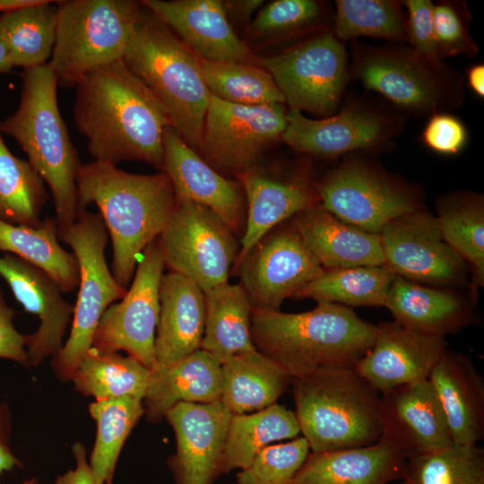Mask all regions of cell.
<instances>
[{
	"label": "cell",
	"mask_w": 484,
	"mask_h": 484,
	"mask_svg": "<svg viewBox=\"0 0 484 484\" xmlns=\"http://www.w3.org/2000/svg\"><path fill=\"white\" fill-rule=\"evenodd\" d=\"M201 67L210 94L217 99L245 106L285 104L272 74L258 65L201 59Z\"/></svg>",
	"instance_id": "60d3db41"
},
{
	"label": "cell",
	"mask_w": 484,
	"mask_h": 484,
	"mask_svg": "<svg viewBox=\"0 0 484 484\" xmlns=\"http://www.w3.org/2000/svg\"><path fill=\"white\" fill-rule=\"evenodd\" d=\"M55 1L38 0L0 16V34L13 66L24 69L46 65L56 35Z\"/></svg>",
	"instance_id": "e575fe53"
},
{
	"label": "cell",
	"mask_w": 484,
	"mask_h": 484,
	"mask_svg": "<svg viewBox=\"0 0 484 484\" xmlns=\"http://www.w3.org/2000/svg\"><path fill=\"white\" fill-rule=\"evenodd\" d=\"M205 324L204 292L174 272L160 285V315L154 341L155 365L161 369L201 349Z\"/></svg>",
	"instance_id": "cb8c5ba5"
},
{
	"label": "cell",
	"mask_w": 484,
	"mask_h": 484,
	"mask_svg": "<svg viewBox=\"0 0 484 484\" xmlns=\"http://www.w3.org/2000/svg\"><path fill=\"white\" fill-rule=\"evenodd\" d=\"M0 276L26 312L39 319L38 330L25 335L27 367H36L64 346L74 307L62 296L58 283L41 269L5 253L0 257Z\"/></svg>",
	"instance_id": "ac0fdd59"
},
{
	"label": "cell",
	"mask_w": 484,
	"mask_h": 484,
	"mask_svg": "<svg viewBox=\"0 0 484 484\" xmlns=\"http://www.w3.org/2000/svg\"><path fill=\"white\" fill-rule=\"evenodd\" d=\"M237 264L253 309L262 311H278L324 271L293 222L272 229Z\"/></svg>",
	"instance_id": "9a60e30c"
},
{
	"label": "cell",
	"mask_w": 484,
	"mask_h": 484,
	"mask_svg": "<svg viewBox=\"0 0 484 484\" xmlns=\"http://www.w3.org/2000/svg\"><path fill=\"white\" fill-rule=\"evenodd\" d=\"M333 34L339 40L360 36L407 39L406 20L400 4L389 0H338Z\"/></svg>",
	"instance_id": "7bdbcfd3"
},
{
	"label": "cell",
	"mask_w": 484,
	"mask_h": 484,
	"mask_svg": "<svg viewBox=\"0 0 484 484\" xmlns=\"http://www.w3.org/2000/svg\"><path fill=\"white\" fill-rule=\"evenodd\" d=\"M141 4L201 59L258 65V56L229 23L222 1L143 0Z\"/></svg>",
	"instance_id": "7402d4cb"
},
{
	"label": "cell",
	"mask_w": 484,
	"mask_h": 484,
	"mask_svg": "<svg viewBox=\"0 0 484 484\" xmlns=\"http://www.w3.org/2000/svg\"><path fill=\"white\" fill-rule=\"evenodd\" d=\"M231 415L220 401L180 402L167 411L176 436V452L168 460L176 484H213L222 473Z\"/></svg>",
	"instance_id": "e0dca14e"
},
{
	"label": "cell",
	"mask_w": 484,
	"mask_h": 484,
	"mask_svg": "<svg viewBox=\"0 0 484 484\" xmlns=\"http://www.w3.org/2000/svg\"><path fill=\"white\" fill-rule=\"evenodd\" d=\"M319 203L341 220L379 234L391 220L419 211L408 186L359 158H349L318 185Z\"/></svg>",
	"instance_id": "7c38bea8"
},
{
	"label": "cell",
	"mask_w": 484,
	"mask_h": 484,
	"mask_svg": "<svg viewBox=\"0 0 484 484\" xmlns=\"http://www.w3.org/2000/svg\"><path fill=\"white\" fill-rule=\"evenodd\" d=\"M226 16L231 24L246 28L264 6L263 0H225L222 1Z\"/></svg>",
	"instance_id": "f5cc1de1"
},
{
	"label": "cell",
	"mask_w": 484,
	"mask_h": 484,
	"mask_svg": "<svg viewBox=\"0 0 484 484\" xmlns=\"http://www.w3.org/2000/svg\"><path fill=\"white\" fill-rule=\"evenodd\" d=\"M376 325L349 307L319 302L302 313L252 311L255 349L272 359L293 378L319 369L354 367L372 346Z\"/></svg>",
	"instance_id": "3957f363"
},
{
	"label": "cell",
	"mask_w": 484,
	"mask_h": 484,
	"mask_svg": "<svg viewBox=\"0 0 484 484\" xmlns=\"http://www.w3.org/2000/svg\"><path fill=\"white\" fill-rule=\"evenodd\" d=\"M394 321L413 331L445 337L473 324V301L445 288L395 276L385 302Z\"/></svg>",
	"instance_id": "83f0119b"
},
{
	"label": "cell",
	"mask_w": 484,
	"mask_h": 484,
	"mask_svg": "<svg viewBox=\"0 0 484 484\" xmlns=\"http://www.w3.org/2000/svg\"><path fill=\"white\" fill-rule=\"evenodd\" d=\"M409 484H484V450L477 444H453L407 459Z\"/></svg>",
	"instance_id": "b9f144b4"
},
{
	"label": "cell",
	"mask_w": 484,
	"mask_h": 484,
	"mask_svg": "<svg viewBox=\"0 0 484 484\" xmlns=\"http://www.w3.org/2000/svg\"><path fill=\"white\" fill-rule=\"evenodd\" d=\"M13 67L8 48L0 34V73H9Z\"/></svg>",
	"instance_id": "11a10c76"
},
{
	"label": "cell",
	"mask_w": 484,
	"mask_h": 484,
	"mask_svg": "<svg viewBox=\"0 0 484 484\" xmlns=\"http://www.w3.org/2000/svg\"><path fill=\"white\" fill-rule=\"evenodd\" d=\"M22 484H42L38 479L30 478L22 482Z\"/></svg>",
	"instance_id": "6f0895ef"
},
{
	"label": "cell",
	"mask_w": 484,
	"mask_h": 484,
	"mask_svg": "<svg viewBox=\"0 0 484 484\" xmlns=\"http://www.w3.org/2000/svg\"><path fill=\"white\" fill-rule=\"evenodd\" d=\"M14 310L5 302L0 289V358L13 360L27 367L25 335L14 327Z\"/></svg>",
	"instance_id": "681fc988"
},
{
	"label": "cell",
	"mask_w": 484,
	"mask_h": 484,
	"mask_svg": "<svg viewBox=\"0 0 484 484\" xmlns=\"http://www.w3.org/2000/svg\"><path fill=\"white\" fill-rule=\"evenodd\" d=\"M72 452L75 459V468L59 475L55 484H102L87 462L85 446L75 443Z\"/></svg>",
	"instance_id": "f907efd6"
},
{
	"label": "cell",
	"mask_w": 484,
	"mask_h": 484,
	"mask_svg": "<svg viewBox=\"0 0 484 484\" xmlns=\"http://www.w3.org/2000/svg\"><path fill=\"white\" fill-rule=\"evenodd\" d=\"M395 274L386 266H357L324 270L295 298L345 307H384Z\"/></svg>",
	"instance_id": "74e56055"
},
{
	"label": "cell",
	"mask_w": 484,
	"mask_h": 484,
	"mask_svg": "<svg viewBox=\"0 0 484 484\" xmlns=\"http://www.w3.org/2000/svg\"><path fill=\"white\" fill-rule=\"evenodd\" d=\"M422 139L436 152L452 155L458 153L467 141L464 125L453 115L436 113L427 123Z\"/></svg>",
	"instance_id": "c3c4849f"
},
{
	"label": "cell",
	"mask_w": 484,
	"mask_h": 484,
	"mask_svg": "<svg viewBox=\"0 0 484 484\" xmlns=\"http://www.w3.org/2000/svg\"><path fill=\"white\" fill-rule=\"evenodd\" d=\"M320 15V5L314 0L272 1L259 10L246 34L261 43L286 39L314 25Z\"/></svg>",
	"instance_id": "ee69618b"
},
{
	"label": "cell",
	"mask_w": 484,
	"mask_h": 484,
	"mask_svg": "<svg viewBox=\"0 0 484 484\" xmlns=\"http://www.w3.org/2000/svg\"><path fill=\"white\" fill-rule=\"evenodd\" d=\"M291 385L300 433L312 452L380 440L381 395L354 367L319 369Z\"/></svg>",
	"instance_id": "8992f818"
},
{
	"label": "cell",
	"mask_w": 484,
	"mask_h": 484,
	"mask_svg": "<svg viewBox=\"0 0 484 484\" xmlns=\"http://www.w3.org/2000/svg\"><path fill=\"white\" fill-rule=\"evenodd\" d=\"M433 18L436 48L440 58L446 56H473L477 48L467 29L466 20L451 3L434 4Z\"/></svg>",
	"instance_id": "bcb514c9"
},
{
	"label": "cell",
	"mask_w": 484,
	"mask_h": 484,
	"mask_svg": "<svg viewBox=\"0 0 484 484\" xmlns=\"http://www.w3.org/2000/svg\"><path fill=\"white\" fill-rule=\"evenodd\" d=\"M236 177L246 202V223L237 264L279 224L319 203L316 189L301 179L276 180L264 175L256 167Z\"/></svg>",
	"instance_id": "f1b7e54d"
},
{
	"label": "cell",
	"mask_w": 484,
	"mask_h": 484,
	"mask_svg": "<svg viewBox=\"0 0 484 484\" xmlns=\"http://www.w3.org/2000/svg\"><path fill=\"white\" fill-rule=\"evenodd\" d=\"M58 238L73 249L80 271L70 336L51 361L57 377L69 381L91 349L104 311L123 298L126 290L117 281L107 264L108 233L99 212L82 211L72 225L58 229Z\"/></svg>",
	"instance_id": "ba28073f"
},
{
	"label": "cell",
	"mask_w": 484,
	"mask_h": 484,
	"mask_svg": "<svg viewBox=\"0 0 484 484\" xmlns=\"http://www.w3.org/2000/svg\"><path fill=\"white\" fill-rule=\"evenodd\" d=\"M286 126L284 104L245 106L211 95L198 151L222 176H237L256 167Z\"/></svg>",
	"instance_id": "4fadbf2b"
},
{
	"label": "cell",
	"mask_w": 484,
	"mask_h": 484,
	"mask_svg": "<svg viewBox=\"0 0 484 484\" xmlns=\"http://www.w3.org/2000/svg\"><path fill=\"white\" fill-rule=\"evenodd\" d=\"M17 110L0 122L28 161L47 182L54 201L58 229L72 225L81 212L76 178L82 166L57 103V78L48 63L24 69Z\"/></svg>",
	"instance_id": "277c9868"
},
{
	"label": "cell",
	"mask_w": 484,
	"mask_h": 484,
	"mask_svg": "<svg viewBox=\"0 0 484 484\" xmlns=\"http://www.w3.org/2000/svg\"><path fill=\"white\" fill-rule=\"evenodd\" d=\"M123 61L161 101L180 137L199 150L211 98L201 58L143 6Z\"/></svg>",
	"instance_id": "5b68a950"
},
{
	"label": "cell",
	"mask_w": 484,
	"mask_h": 484,
	"mask_svg": "<svg viewBox=\"0 0 484 484\" xmlns=\"http://www.w3.org/2000/svg\"><path fill=\"white\" fill-rule=\"evenodd\" d=\"M468 83L471 89L480 97L484 96V65H475L468 71Z\"/></svg>",
	"instance_id": "db71d44e"
},
{
	"label": "cell",
	"mask_w": 484,
	"mask_h": 484,
	"mask_svg": "<svg viewBox=\"0 0 484 484\" xmlns=\"http://www.w3.org/2000/svg\"><path fill=\"white\" fill-rule=\"evenodd\" d=\"M390 133L385 117L359 106L348 107L320 119H311L299 110L289 109L281 140L301 152L335 157L376 147L385 141Z\"/></svg>",
	"instance_id": "603a6c76"
},
{
	"label": "cell",
	"mask_w": 484,
	"mask_h": 484,
	"mask_svg": "<svg viewBox=\"0 0 484 484\" xmlns=\"http://www.w3.org/2000/svg\"><path fill=\"white\" fill-rule=\"evenodd\" d=\"M0 129V220L36 227L48 194L44 181L28 160L15 157L3 141Z\"/></svg>",
	"instance_id": "ab89813d"
},
{
	"label": "cell",
	"mask_w": 484,
	"mask_h": 484,
	"mask_svg": "<svg viewBox=\"0 0 484 484\" xmlns=\"http://www.w3.org/2000/svg\"><path fill=\"white\" fill-rule=\"evenodd\" d=\"M289 109L321 118L333 115L347 82V55L333 32H321L279 54L258 57Z\"/></svg>",
	"instance_id": "30bf717a"
},
{
	"label": "cell",
	"mask_w": 484,
	"mask_h": 484,
	"mask_svg": "<svg viewBox=\"0 0 484 484\" xmlns=\"http://www.w3.org/2000/svg\"><path fill=\"white\" fill-rule=\"evenodd\" d=\"M445 414L454 444H477L484 437V380L469 357L449 350L428 378Z\"/></svg>",
	"instance_id": "d4e9b609"
},
{
	"label": "cell",
	"mask_w": 484,
	"mask_h": 484,
	"mask_svg": "<svg viewBox=\"0 0 484 484\" xmlns=\"http://www.w3.org/2000/svg\"><path fill=\"white\" fill-rule=\"evenodd\" d=\"M445 337L424 334L395 321L376 325L372 346L357 362V373L379 393L426 380L445 351Z\"/></svg>",
	"instance_id": "ffe728a7"
},
{
	"label": "cell",
	"mask_w": 484,
	"mask_h": 484,
	"mask_svg": "<svg viewBox=\"0 0 484 484\" xmlns=\"http://www.w3.org/2000/svg\"><path fill=\"white\" fill-rule=\"evenodd\" d=\"M0 250L44 271L63 292L73 291L79 286L77 259L73 253L60 246L56 219L46 218L36 227L13 225L0 220Z\"/></svg>",
	"instance_id": "d6a6232c"
},
{
	"label": "cell",
	"mask_w": 484,
	"mask_h": 484,
	"mask_svg": "<svg viewBox=\"0 0 484 484\" xmlns=\"http://www.w3.org/2000/svg\"><path fill=\"white\" fill-rule=\"evenodd\" d=\"M300 433L295 412L277 402L257 411L232 414L222 462V473L245 469L271 443Z\"/></svg>",
	"instance_id": "836d02e7"
},
{
	"label": "cell",
	"mask_w": 484,
	"mask_h": 484,
	"mask_svg": "<svg viewBox=\"0 0 484 484\" xmlns=\"http://www.w3.org/2000/svg\"><path fill=\"white\" fill-rule=\"evenodd\" d=\"M310 448L303 437L270 445L237 473V484H289L304 463Z\"/></svg>",
	"instance_id": "f6af8a7d"
},
{
	"label": "cell",
	"mask_w": 484,
	"mask_h": 484,
	"mask_svg": "<svg viewBox=\"0 0 484 484\" xmlns=\"http://www.w3.org/2000/svg\"><path fill=\"white\" fill-rule=\"evenodd\" d=\"M355 75L396 106L428 114L460 100L461 82L440 60L403 47L367 48L357 55Z\"/></svg>",
	"instance_id": "9c48e42d"
},
{
	"label": "cell",
	"mask_w": 484,
	"mask_h": 484,
	"mask_svg": "<svg viewBox=\"0 0 484 484\" xmlns=\"http://www.w3.org/2000/svg\"><path fill=\"white\" fill-rule=\"evenodd\" d=\"M176 201L173 215L158 237L165 265L193 280L203 292L227 283L239 252L235 234L211 209Z\"/></svg>",
	"instance_id": "8fae6325"
},
{
	"label": "cell",
	"mask_w": 484,
	"mask_h": 484,
	"mask_svg": "<svg viewBox=\"0 0 484 484\" xmlns=\"http://www.w3.org/2000/svg\"><path fill=\"white\" fill-rule=\"evenodd\" d=\"M163 151L162 171L172 184L176 200H189L211 209L234 234L245 228L246 202L238 181L211 167L171 125L164 132Z\"/></svg>",
	"instance_id": "d6986e66"
},
{
	"label": "cell",
	"mask_w": 484,
	"mask_h": 484,
	"mask_svg": "<svg viewBox=\"0 0 484 484\" xmlns=\"http://www.w3.org/2000/svg\"><path fill=\"white\" fill-rule=\"evenodd\" d=\"M381 395L382 436L407 458L453 445L447 422L428 379L402 385Z\"/></svg>",
	"instance_id": "44dd1931"
},
{
	"label": "cell",
	"mask_w": 484,
	"mask_h": 484,
	"mask_svg": "<svg viewBox=\"0 0 484 484\" xmlns=\"http://www.w3.org/2000/svg\"><path fill=\"white\" fill-rule=\"evenodd\" d=\"M402 484H409L407 481L403 480Z\"/></svg>",
	"instance_id": "680465c9"
},
{
	"label": "cell",
	"mask_w": 484,
	"mask_h": 484,
	"mask_svg": "<svg viewBox=\"0 0 484 484\" xmlns=\"http://www.w3.org/2000/svg\"><path fill=\"white\" fill-rule=\"evenodd\" d=\"M221 376L220 402L232 414L250 413L275 403L292 382L281 366L256 349L221 363Z\"/></svg>",
	"instance_id": "4dcf8cb0"
},
{
	"label": "cell",
	"mask_w": 484,
	"mask_h": 484,
	"mask_svg": "<svg viewBox=\"0 0 484 484\" xmlns=\"http://www.w3.org/2000/svg\"><path fill=\"white\" fill-rule=\"evenodd\" d=\"M405 5L409 13L406 30L410 48L425 57L440 60L435 35L434 4L429 0H408Z\"/></svg>",
	"instance_id": "7dc6e473"
},
{
	"label": "cell",
	"mask_w": 484,
	"mask_h": 484,
	"mask_svg": "<svg viewBox=\"0 0 484 484\" xmlns=\"http://www.w3.org/2000/svg\"><path fill=\"white\" fill-rule=\"evenodd\" d=\"M379 236L385 265L396 276L438 288L465 281L469 266L444 240L436 217L420 210L402 215Z\"/></svg>",
	"instance_id": "2e32d148"
},
{
	"label": "cell",
	"mask_w": 484,
	"mask_h": 484,
	"mask_svg": "<svg viewBox=\"0 0 484 484\" xmlns=\"http://www.w3.org/2000/svg\"><path fill=\"white\" fill-rule=\"evenodd\" d=\"M56 3V41L48 63L58 85L75 86L86 74L123 60L141 17V2Z\"/></svg>",
	"instance_id": "52a82bcc"
},
{
	"label": "cell",
	"mask_w": 484,
	"mask_h": 484,
	"mask_svg": "<svg viewBox=\"0 0 484 484\" xmlns=\"http://www.w3.org/2000/svg\"><path fill=\"white\" fill-rule=\"evenodd\" d=\"M89 412L97 424L90 465L102 484H113L122 447L144 414L143 401L130 396L95 401Z\"/></svg>",
	"instance_id": "f35d334b"
},
{
	"label": "cell",
	"mask_w": 484,
	"mask_h": 484,
	"mask_svg": "<svg viewBox=\"0 0 484 484\" xmlns=\"http://www.w3.org/2000/svg\"><path fill=\"white\" fill-rule=\"evenodd\" d=\"M151 369L136 359L93 348L80 363L73 379L75 389L95 401L130 396L143 401Z\"/></svg>",
	"instance_id": "8d00e7d4"
},
{
	"label": "cell",
	"mask_w": 484,
	"mask_h": 484,
	"mask_svg": "<svg viewBox=\"0 0 484 484\" xmlns=\"http://www.w3.org/2000/svg\"><path fill=\"white\" fill-rule=\"evenodd\" d=\"M293 219L295 228L324 270L385 265L379 234L341 220L320 203Z\"/></svg>",
	"instance_id": "4316f807"
},
{
	"label": "cell",
	"mask_w": 484,
	"mask_h": 484,
	"mask_svg": "<svg viewBox=\"0 0 484 484\" xmlns=\"http://www.w3.org/2000/svg\"><path fill=\"white\" fill-rule=\"evenodd\" d=\"M221 390V363L200 349L166 367L151 370L143 400L144 415L156 423L177 403L220 401Z\"/></svg>",
	"instance_id": "f546056e"
},
{
	"label": "cell",
	"mask_w": 484,
	"mask_h": 484,
	"mask_svg": "<svg viewBox=\"0 0 484 484\" xmlns=\"http://www.w3.org/2000/svg\"><path fill=\"white\" fill-rule=\"evenodd\" d=\"M10 433V409L7 402H0V477L4 471L22 466L9 446Z\"/></svg>",
	"instance_id": "816d5d0a"
},
{
	"label": "cell",
	"mask_w": 484,
	"mask_h": 484,
	"mask_svg": "<svg viewBox=\"0 0 484 484\" xmlns=\"http://www.w3.org/2000/svg\"><path fill=\"white\" fill-rule=\"evenodd\" d=\"M38 0H0V12L6 13L36 3Z\"/></svg>",
	"instance_id": "9f6ffc18"
},
{
	"label": "cell",
	"mask_w": 484,
	"mask_h": 484,
	"mask_svg": "<svg viewBox=\"0 0 484 484\" xmlns=\"http://www.w3.org/2000/svg\"><path fill=\"white\" fill-rule=\"evenodd\" d=\"M74 124L96 161L140 160L163 169V135L171 125L156 95L123 60L97 69L75 85Z\"/></svg>",
	"instance_id": "6da1fadb"
},
{
	"label": "cell",
	"mask_w": 484,
	"mask_h": 484,
	"mask_svg": "<svg viewBox=\"0 0 484 484\" xmlns=\"http://www.w3.org/2000/svg\"><path fill=\"white\" fill-rule=\"evenodd\" d=\"M407 456L386 442L311 452L289 484H387L404 480Z\"/></svg>",
	"instance_id": "484cf974"
},
{
	"label": "cell",
	"mask_w": 484,
	"mask_h": 484,
	"mask_svg": "<svg viewBox=\"0 0 484 484\" xmlns=\"http://www.w3.org/2000/svg\"><path fill=\"white\" fill-rule=\"evenodd\" d=\"M81 212L95 203L112 241V274L126 290L143 250L164 230L177 201L166 173L140 175L106 162L82 164L76 178Z\"/></svg>",
	"instance_id": "7a4b0ae2"
},
{
	"label": "cell",
	"mask_w": 484,
	"mask_h": 484,
	"mask_svg": "<svg viewBox=\"0 0 484 484\" xmlns=\"http://www.w3.org/2000/svg\"><path fill=\"white\" fill-rule=\"evenodd\" d=\"M205 324L201 349L220 363L255 350L251 336L253 307L240 283L204 292Z\"/></svg>",
	"instance_id": "1f68e13d"
},
{
	"label": "cell",
	"mask_w": 484,
	"mask_h": 484,
	"mask_svg": "<svg viewBox=\"0 0 484 484\" xmlns=\"http://www.w3.org/2000/svg\"><path fill=\"white\" fill-rule=\"evenodd\" d=\"M444 240L471 271L473 300L484 282V203L480 194H453L442 199L436 217Z\"/></svg>",
	"instance_id": "d590c367"
},
{
	"label": "cell",
	"mask_w": 484,
	"mask_h": 484,
	"mask_svg": "<svg viewBox=\"0 0 484 484\" xmlns=\"http://www.w3.org/2000/svg\"><path fill=\"white\" fill-rule=\"evenodd\" d=\"M165 263L158 238L141 255L133 282L119 303L103 313L92 347L99 352L125 350L151 370L160 315V285Z\"/></svg>",
	"instance_id": "5bb4252c"
}]
</instances>
